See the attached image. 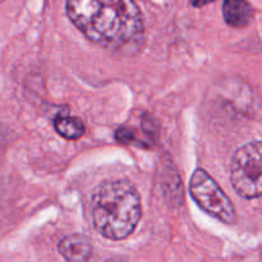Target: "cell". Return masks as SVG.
Segmentation results:
<instances>
[{
    "label": "cell",
    "instance_id": "cell-4",
    "mask_svg": "<svg viewBox=\"0 0 262 262\" xmlns=\"http://www.w3.org/2000/svg\"><path fill=\"white\" fill-rule=\"evenodd\" d=\"M189 191L192 199L205 212L225 224H234L237 220L234 205L206 170L200 168L194 170Z\"/></svg>",
    "mask_w": 262,
    "mask_h": 262
},
{
    "label": "cell",
    "instance_id": "cell-11",
    "mask_svg": "<svg viewBox=\"0 0 262 262\" xmlns=\"http://www.w3.org/2000/svg\"><path fill=\"white\" fill-rule=\"evenodd\" d=\"M0 2H3V0H0Z\"/></svg>",
    "mask_w": 262,
    "mask_h": 262
},
{
    "label": "cell",
    "instance_id": "cell-9",
    "mask_svg": "<svg viewBox=\"0 0 262 262\" xmlns=\"http://www.w3.org/2000/svg\"><path fill=\"white\" fill-rule=\"evenodd\" d=\"M189 2H191V4L193 5V7L200 8V7H204V5L210 4V3L215 2V0H189Z\"/></svg>",
    "mask_w": 262,
    "mask_h": 262
},
{
    "label": "cell",
    "instance_id": "cell-3",
    "mask_svg": "<svg viewBox=\"0 0 262 262\" xmlns=\"http://www.w3.org/2000/svg\"><path fill=\"white\" fill-rule=\"evenodd\" d=\"M230 181L243 199L262 196V141L246 143L235 151L230 161Z\"/></svg>",
    "mask_w": 262,
    "mask_h": 262
},
{
    "label": "cell",
    "instance_id": "cell-10",
    "mask_svg": "<svg viewBox=\"0 0 262 262\" xmlns=\"http://www.w3.org/2000/svg\"><path fill=\"white\" fill-rule=\"evenodd\" d=\"M105 262H128V261L123 260V258H110V260H107Z\"/></svg>",
    "mask_w": 262,
    "mask_h": 262
},
{
    "label": "cell",
    "instance_id": "cell-1",
    "mask_svg": "<svg viewBox=\"0 0 262 262\" xmlns=\"http://www.w3.org/2000/svg\"><path fill=\"white\" fill-rule=\"evenodd\" d=\"M67 14L87 40L132 56L145 42V25L135 0H67Z\"/></svg>",
    "mask_w": 262,
    "mask_h": 262
},
{
    "label": "cell",
    "instance_id": "cell-5",
    "mask_svg": "<svg viewBox=\"0 0 262 262\" xmlns=\"http://www.w3.org/2000/svg\"><path fill=\"white\" fill-rule=\"evenodd\" d=\"M59 253L68 262H87L92 256V243L86 235H67L59 242Z\"/></svg>",
    "mask_w": 262,
    "mask_h": 262
},
{
    "label": "cell",
    "instance_id": "cell-2",
    "mask_svg": "<svg viewBox=\"0 0 262 262\" xmlns=\"http://www.w3.org/2000/svg\"><path fill=\"white\" fill-rule=\"evenodd\" d=\"M92 224L97 233L112 241L129 237L142 216L137 188L127 179L106 181L95 189L91 200Z\"/></svg>",
    "mask_w": 262,
    "mask_h": 262
},
{
    "label": "cell",
    "instance_id": "cell-7",
    "mask_svg": "<svg viewBox=\"0 0 262 262\" xmlns=\"http://www.w3.org/2000/svg\"><path fill=\"white\" fill-rule=\"evenodd\" d=\"M54 127L56 132L67 140H78L84 135V130H86L83 122L79 118L64 114L55 117Z\"/></svg>",
    "mask_w": 262,
    "mask_h": 262
},
{
    "label": "cell",
    "instance_id": "cell-6",
    "mask_svg": "<svg viewBox=\"0 0 262 262\" xmlns=\"http://www.w3.org/2000/svg\"><path fill=\"white\" fill-rule=\"evenodd\" d=\"M223 15L225 22L234 28H243L253 18V8L247 0H224Z\"/></svg>",
    "mask_w": 262,
    "mask_h": 262
},
{
    "label": "cell",
    "instance_id": "cell-8",
    "mask_svg": "<svg viewBox=\"0 0 262 262\" xmlns=\"http://www.w3.org/2000/svg\"><path fill=\"white\" fill-rule=\"evenodd\" d=\"M115 138L120 143H132L135 141V132L130 128H119L115 133Z\"/></svg>",
    "mask_w": 262,
    "mask_h": 262
}]
</instances>
